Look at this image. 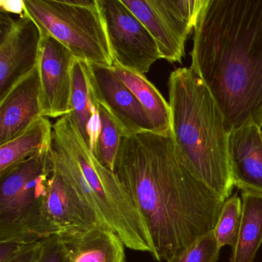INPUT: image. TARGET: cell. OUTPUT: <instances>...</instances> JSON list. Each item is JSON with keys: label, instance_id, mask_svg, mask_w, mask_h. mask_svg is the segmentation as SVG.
<instances>
[{"label": "cell", "instance_id": "cell-23", "mask_svg": "<svg viewBox=\"0 0 262 262\" xmlns=\"http://www.w3.org/2000/svg\"><path fill=\"white\" fill-rule=\"evenodd\" d=\"M39 262H69L59 237L51 236L42 239V252Z\"/></svg>", "mask_w": 262, "mask_h": 262}, {"label": "cell", "instance_id": "cell-7", "mask_svg": "<svg viewBox=\"0 0 262 262\" xmlns=\"http://www.w3.org/2000/svg\"><path fill=\"white\" fill-rule=\"evenodd\" d=\"M154 38L162 59L182 63L206 0H122Z\"/></svg>", "mask_w": 262, "mask_h": 262}, {"label": "cell", "instance_id": "cell-14", "mask_svg": "<svg viewBox=\"0 0 262 262\" xmlns=\"http://www.w3.org/2000/svg\"><path fill=\"white\" fill-rule=\"evenodd\" d=\"M261 128L249 123L232 130L228 154L234 187L262 194Z\"/></svg>", "mask_w": 262, "mask_h": 262}, {"label": "cell", "instance_id": "cell-2", "mask_svg": "<svg viewBox=\"0 0 262 262\" xmlns=\"http://www.w3.org/2000/svg\"><path fill=\"white\" fill-rule=\"evenodd\" d=\"M190 54L228 131L262 128V0H206Z\"/></svg>", "mask_w": 262, "mask_h": 262}, {"label": "cell", "instance_id": "cell-3", "mask_svg": "<svg viewBox=\"0 0 262 262\" xmlns=\"http://www.w3.org/2000/svg\"><path fill=\"white\" fill-rule=\"evenodd\" d=\"M171 131L179 160L193 177L224 201L234 184L225 118L200 76L191 67L168 79Z\"/></svg>", "mask_w": 262, "mask_h": 262}, {"label": "cell", "instance_id": "cell-18", "mask_svg": "<svg viewBox=\"0 0 262 262\" xmlns=\"http://www.w3.org/2000/svg\"><path fill=\"white\" fill-rule=\"evenodd\" d=\"M71 73V113L70 114L81 139L91 151L90 127L97 113V102L93 97L90 88L86 62L74 58Z\"/></svg>", "mask_w": 262, "mask_h": 262}, {"label": "cell", "instance_id": "cell-4", "mask_svg": "<svg viewBox=\"0 0 262 262\" xmlns=\"http://www.w3.org/2000/svg\"><path fill=\"white\" fill-rule=\"evenodd\" d=\"M50 156L55 168L127 248L149 253L154 258L156 251L143 214L116 174L95 159L70 114L53 125Z\"/></svg>", "mask_w": 262, "mask_h": 262}, {"label": "cell", "instance_id": "cell-16", "mask_svg": "<svg viewBox=\"0 0 262 262\" xmlns=\"http://www.w3.org/2000/svg\"><path fill=\"white\" fill-rule=\"evenodd\" d=\"M262 244V194L242 191V219L230 262H254Z\"/></svg>", "mask_w": 262, "mask_h": 262}, {"label": "cell", "instance_id": "cell-20", "mask_svg": "<svg viewBox=\"0 0 262 262\" xmlns=\"http://www.w3.org/2000/svg\"><path fill=\"white\" fill-rule=\"evenodd\" d=\"M96 107L100 129L92 145L91 152L99 164L113 171L124 133L113 116L101 104L97 102Z\"/></svg>", "mask_w": 262, "mask_h": 262}, {"label": "cell", "instance_id": "cell-11", "mask_svg": "<svg viewBox=\"0 0 262 262\" xmlns=\"http://www.w3.org/2000/svg\"><path fill=\"white\" fill-rule=\"evenodd\" d=\"M89 82L93 97L113 116L124 135L154 132V126L145 108L114 68L87 63Z\"/></svg>", "mask_w": 262, "mask_h": 262}, {"label": "cell", "instance_id": "cell-24", "mask_svg": "<svg viewBox=\"0 0 262 262\" xmlns=\"http://www.w3.org/2000/svg\"><path fill=\"white\" fill-rule=\"evenodd\" d=\"M33 243L34 242H0V262L10 261L30 248Z\"/></svg>", "mask_w": 262, "mask_h": 262}, {"label": "cell", "instance_id": "cell-22", "mask_svg": "<svg viewBox=\"0 0 262 262\" xmlns=\"http://www.w3.org/2000/svg\"><path fill=\"white\" fill-rule=\"evenodd\" d=\"M221 248L212 231L196 240L167 262H217Z\"/></svg>", "mask_w": 262, "mask_h": 262}, {"label": "cell", "instance_id": "cell-8", "mask_svg": "<svg viewBox=\"0 0 262 262\" xmlns=\"http://www.w3.org/2000/svg\"><path fill=\"white\" fill-rule=\"evenodd\" d=\"M98 4L114 65L145 76L162 59L154 38L122 0H98Z\"/></svg>", "mask_w": 262, "mask_h": 262}, {"label": "cell", "instance_id": "cell-13", "mask_svg": "<svg viewBox=\"0 0 262 262\" xmlns=\"http://www.w3.org/2000/svg\"><path fill=\"white\" fill-rule=\"evenodd\" d=\"M43 117L37 67L0 99V145L7 143Z\"/></svg>", "mask_w": 262, "mask_h": 262}, {"label": "cell", "instance_id": "cell-6", "mask_svg": "<svg viewBox=\"0 0 262 262\" xmlns=\"http://www.w3.org/2000/svg\"><path fill=\"white\" fill-rule=\"evenodd\" d=\"M53 171L50 147L0 172V242L41 240V211Z\"/></svg>", "mask_w": 262, "mask_h": 262}, {"label": "cell", "instance_id": "cell-10", "mask_svg": "<svg viewBox=\"0 0 262 262\" xmlns=\"http://www.w3.org/2000/svg\"><path fill=\"white\" fill-rule=\"evenodd\" d=\"M97 225H105L53 165L39 221L41 240Z\"/></svg>", "mask_w": 262, "mask_h": 262}, {"label": "cell", "instance_id": "cell-27", "mask_svg": "<svg viewBox=\"0 0 262 262\" xmlns=\"http://www.w3.org/2000/svg\"><path fill=\"white\" fill-rule=\"evenodd\" d=\"M261 136H262V132H261Z\"/></svg>", "mask_w": 262, "mask_h": 262}, {"label": "cell", "instance_id": "cell-1", "mask_svg": "<svg viewBox=\"0 0 262 262\" xmlns=\"http://www.w3.org/2000/svg\"><path fill=\"white\" fill-rule=\"evenodd\" d=\"M113 172L146 221L157 261L214 230L225 201L182 165L172 133L124 135Z\"/></svg>", "mask_w": 262, "mask_h": 262}, {"label": "cell", "instance_id": "cell-19", "mask_svg": "<svg viewBox=\"0 0 262 262\" xmlns=\"http://www.w3.org/2000/svg\"><path fill=\"white\" fill-rule=\"evenodd\" d=\"M53 127L43 116L22 134L0 145V172L50 148Z\"/></svg>", "mask_w": 262, "mask_h": 262}, {"label": "cell", "instance_id": "cell-12", "mask_svg": "<svg viewBox=\"0 0 262 262\" xmlns=\"http://www.w3.org/2000/svg\"><path fill=\"white\" fill-rule=\"evenodd\" d=\"M39 68L41 104L44 117L60 118L71 113L72 66L74 56L60 42L41 33Z\"/></svg>", "mask_w": 262, "mask_h": 262}, {"label": "cell", "instance_id": "cell-5", "mask_svg": "<svg viewBox=\"0 0 262 262\" xmlns=\"http://www.w3.org/2000/svg\"><path fill=\"white\" fill-rule=\"evenodd\" d=\"M41 33L65 46L74 58L113 67L115 62L98 0H24Z\"/></svg>", "mask_w": 262, "mask_h": 262}, {"label": "cell", "instance_id": "cell-21", "mask_svg": "<svg viewBox=\"0 0 262 262\" xmlns=\"http://www.w3.org/2000/svg\"><path fill=\"white\" fill-rule=\"evenodd\" d=\"M242 219V199L237 193L225 200L214 231L221 248L229 245L232 248L237 240Z\"/></svg>", "mask_w": 262, "mask_h": 262}, {"label": "cell", "instance_id": "cell-26", "mask_svg": "<svg viewBox=\"0 0 262 262\" xmlns=\"http://www.w3.org/2000/svg\"><path fill=\"white\" fill-rule=\"evenodd\" d=\"M0 12L18 15L19 17L27 15L24 0H0Z\"/></svg>", "mask_w": 262, "mask_h": 262}, {"label": "cell", "instance_id": "cell-15", "mask_svg": "<svg viewBox=\"0 0 262 262\" xmlns=\"http://www.w3.org/2000/svg\"><path fill=\"white\" fill-rule=\"evenodd\" d=\"M69 262H125V246L115 231L97 225L59 237Z\"/></svg>", "mask_w": 262, "mask_h": 262}, {"label": "cell", "instance_id": "cell-17", "mask_svg": "<svg viewBox=\"0 0 262 262\" xmlns=\"http://www.w3.org/2000/svg\"><path fill=\"white\" fill-rule=\"evenodd\" d=\"M116 74L137 98L149 116L155 133H171V108L169 103L156 87L144 75L113 66Z\"/></svg>", "mask_w": 262, "mask_h": 262}, {"label": "cell", "instance_id": "cell-25", "mask_svg": "<svg viewBox=\"0 0 262 262\" xmlns=\"http://www.w3.org/2000/svg\"><path fill=\"white\" fill-rule=\"evenodd\" d=\"M42 252V239L34 242L30 248L9 262H39Z\"/></svg>", "mask_w": 262, "mask_h": 262}, {"label": "cell", "instance_id": "cell-9", "mask_svg": "<svg viewBox=\"0 0 262 262\" xmlns=\"http://www.w3.org/2000/svg\"><path fill=\"white\" fill-rule=\"evenodd\" d=\"M41 39L28 15L15 19L0 12V99L37 67Z\"/></svg>", "mask_w": 262, "mask_h": 262}]
</instances>
